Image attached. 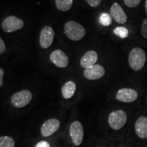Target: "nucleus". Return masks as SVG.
<instances>
[{"instance_id": "nucleus-1", "label": "nucleus", "mask_w": 147, "mask_h": 147, "mask_svg": "<svg viewBox=\"0 0 147 147\" xmlns=\"http://www.w3.org/2000/svg\"><path fill=\"white\" fill-rule=\"evenodd\" d=\"M146 61V53L142 49L136 47L130 51L128 57L129 67L134 71H139L144 67Z\"/></svg>"}, {"instance_id": "nucleus-2", "label": "nucleus", "mask_w": 147, "mask_h": 147, "mask_svg": "<svg viewBox=\"0 0 147 147\" xmlns=\"http://www.w3.org/2000/svg\"><path fill=\"white\" fill-rule=\"evenodd\" d=\"M64 31L67 38L73 41H79L86 34L85 29L82 25L76 21L67 22L64 25Z\"/></svg>"}, {"instance_id": "nucleus-3", "label": "nucleus", "mask_w": 147, "mask_h": 147, "mask_svg": "<svg viewBox=\"0 0 147 147\" xmlns=\"http://www.w3.org/2000/svg\"><path fill=\"white\" fill-rule=\"evenodd\" d=\"M127 121V114L122 110L112 112L108 117V122L110 127L114 130H119L123 128Z\"/></svg>"}, {"instance_id": "nucleus-4", "label": "nucleus", "mask_w": 147, "mask_h": 147, "mask_svg": "<svg viewBox=\"0 0 147 147\" xmlns=\"http://www.w3.org/2000/svg\"><path fill=\"white\" fill-rule=\"evenodd\" d=\"M32 100V93L29 90H22L14 93L11 97V103L15 108L25 107Z\"/></svg>"}, {"instance_id": "nucleus-5", "label": "nucleus", "mask_w": 147, "mask_h": 147, "mask_svg": "<svg viewBox=\"0 0 147 147\" xmlns=\"http://www.w3.org/2000/svg\"><path fill=\"white\" fill-rule=\"evenodd\" d=\"M24 26L23 20L15 16H10L5 18L1 23V27L4 32L7 33L14 32L21 29Z\"/></svg>"}, {"instance_id": "nucleus-6", "label": "nucleus", "mask_w": 147, "mask_h": 147, "mask_svg": "<svg viewBox=\"0 0 147 147\" xmlns=\"http://www.w3.org/2000/svg\"><path fill=\"white\" fill-rule=\"evenodd\" d=\"M69 135L74 144L79 146L82 144L84 138V129L80 121H76L71 124L69 127Z\"/></svg>"}, {"instance_id": "nucleus-7", "label": "nucleus", "mask_w": 147, "mask_h": 147, "mask_svg": "<svg viewBox=\"0 0 147 147\" xmlns=\"http://www.w3.org/2000/svg\"><path fill=\"white\" fill-rule=\"evenodd\" d=\"M55 38V31L53 27L47 25L42 29L40 35V45L43 49H48L53 44Z\"/></svg>"}, {"instance_id": "nucleus-8", "label": "nucleus", "mask_w": 147, "mask_h": 147, "mask_svg": "<svg viewBox=\"0 0 147 147\" xmlns=\"http://www.w3.org/2000/svg\"><path fill=\"white\" fill-rule=\"evenodd\" d=\"M138 97V92L130 88H123L119 89L116 94V98L119 102L131 103L135 102Z\"/></svg>"}, {"instance_id": "nucleus-9", "label": "nucleus", "mask_w": 147, "mask_h": 147, "mask_svg": "<svg viewBox=\"0 0 147 147\" xmlns=\"http://www.w3.org/2000/svg\"><path fill=\"white\" fill-rule=\"evenodd\" d=\"M59 127L60 122L58 119H50L42 124L40 131L44 137H49L57 131Z\"/></svg>"}, {"instance_id": "nucleus-10", "label": "nucleus", "mask_w": 147, "mask_h": 147, "mask_svg": "<svg viewBox=\"0 0 147 147\" xmlns=\"http://www.w3.org/2000/svg\"><path fill=\"white\" fill-rule=\"evenodd\" d=\"M51 62L58 67L64 68L66 67L69 63V59L67 55L63 51L61 50H55L50 55Z\"/></svg>"}, {"instance_id": "nucleus-11", "label": "nucleus", "mask_w": 147, "mask_h": 147, "mask_svg": "<svg viewBox=\"0 0 147 147\" xmlns=\"http://www.w3.org/2000/svg\"><path fill=\"white\" fill-rule=\"evenodd\" d=\"M112 18L119 24H125L127 21V16L123 9L118 3H114L110 9Z\"/></svg>"}, {"instance_id": "nucleus-12", "label": "nucleus", "mask_w": 147, "mask_h": 147, "mask_svg": "<svg viewBox=\"0 0 147 147\" xmlns=\"http://www.w3.org/2000/svg\"><path fill=\"white\" fill-rule=\"evenodd\" d=\"M105 74V69L104 67L99 64L91 66L84 69V76L88 80H97L104 76Z\"/></svg>"}, {"instance_id": "nucleus-13", "label": "nucleus", "mask_w": 147, "mask_h": 147, "mask_svg": "<svg viewBox=\"0 0 147 147\" xmlns=\"http://www.w3.org/2000/svg\"><path fill=\"white\" fill-rule=\"evenodd\" d=\"M98 59V55L94 51H89L84 54L80 59V65L84 69L95 65Z\"/></svg>"}, {"instance_id": "nucleus-14", "label": "nucleus", "mask_w": 147, "mask_h": 147, "mask_svg": "<svg viewBox=\"0 0 147 147\" xmlns=\"http://www.w3.org/2000/svg\"><path fill=\"white\" fill-rule=\"evenodd\" d=\"M134 127L136 133L140 138H147V118L146 117H139L136 121Z\"/></svg>"}, {"instance_id": "nucleus-15", "label": "nucleus", "mask_w": 147, "mask_h": 147, "mask_svg": "<svg viewBox=\"0 0 147 147\" xmlns=\"http://www.w3.org/2000/svg\"><path fill=\"white\" fill-rule=\"evenodd\" d=\"M76 89V85L74 82L69 80L64 84L61 89L62 96L65 99H69L74 95Z\"/></svg>"}, {"instance_id": "nucleus-16", "label": "nucleus", "mask_w": 147, "mask_h": 147, "mask_svg": "<svg viewBox=\"0 0 147 147\" xmlns=\"http://www.w3.org/2000/svg\"><path fill=\"white\" fill-rule=\"evenodd\" d=\"M55 1L58 10L62 12L69 10L73 5V0H55Z\"/></svg>"}, {"instance_id": "nucleus-17", "label": "nucleus", "mask_w": 147, "mask_h": 147, "mask_svg": "<svg viewBox=\"0 0 147 147\" xmlns=\"http://www.w3.org/2000/svg\"><path fill=\"white\" fill-rule=\"evenodd\" d=\"M14 145L15 142L12 138L7 136L0 137V147H14Z\"/></svg>"}, {"instance_id": "nucleus-18", "label": "nucleus", "mask_w": 147, "mask_h": 147, "mask_svg": "<svg viewBox=\"0 0 147 147\" xmlns=\"http://www.w3.org/2000/svg\"><path fill=\"white\" fill-rule=\"evenodd\" d=\"M113 32L116 36L119 37L120 38H122V39H125V38H127L129 36L128 29L125 27L119 26L115 27L114 29Z\"/></svg>"}, {"instance_id": "nucleus-19", "label": "nucleus", "mask_w": 147, "mask_h": 147, "mask_svg": "<svg viewBox=\"0 0 147 147\" xmlns=\"http://www.w3.org/2000/svg\"><path fill=\"white\" fill-rule=\"evenodd\" d=\"M113 19H112V16L110 14L108 13H102L100 16V23L102 24L103 26H109L110 24L112 23Z\"/></svg>"}, {"instance_id": "nucleus-20", "label": "nucleus", "mask_w": 147, "mask_h": 147, "mask_svg": "<svg viewBox=\"0 0 147 147\" xmlns=\"http://www.w3.org/2000/svg\"><path fill=\"white\" fill-rule=\"evenodd\" d=\"M124 3L128 8H136L141 2V0H123Z\"/></svg>"}, {"instance_id": "nucleus-21", "label": "nucleus", "mask_w": 147, "mask_h": 147, "mask_svg": "<svg viewBox=\"0 0 147 147\" xmlns=\"http://www.w3.org/2000/svg\"><path fill=\"white\" fill-rule=\"evenodd\" d=\"M141 34L143 38L147 40V18L143 21L141 26Z\"/></svg>"}, {"instance_id": "nucleus-22", "label": "nucleus", "mask_w": 147, "mask_h": 147, "mask_svg": "<svg viewBox=\"0 0 147 147\" xmlns=\"http://www.w3.org/2000/svg\"><path fill=\"white\" fill-rule=\"evenodd\" d=\"M85 1H87V3L91 7L97 8V7H98L101 4L102 0H85Z\"/></svg>"}, {"instance_id": "nucleus-23", "label": "nucleus", "mask_w": 147, "mask_h": 147, "mask_svg": "<svg viewBox=\"0 0 147 147\" xmlns=\"http://www.w3.org/2000/svg\"><path fill=\"white\" fill-rule=\"evenodd\" d=\"M36 147H51V146H50V144H49L47 141L43 140V141H41V142H38L36 146Z\"/></svg>"}, {"instance_id": "nucleus-24", "label": "nucleus", "mask_w": 147, "mask_h": 147, "mask_svg": "<svg viewBox=\"0 0 147 147\" xmlns=\"http://www.w3.org/2000/svg\"><path fill=\"white\" fill-rule=\"evenodd\" d=\"M5 51V45L4 42H3V40H2V38H1V36H0V54L4 53Z\"/></svg>"}, {"instance_id": "nucleus-25", "label": "nucleus", "mask_w": 147, "mask_h": 147, "mask_svg": "<svg viewBox=\"0 0 147 147\" xmlns=\"http://www.w3.org/2000/svg\"><path fill=\"white\" fill-rule=\"evenodd\" d=\"M3 75H4V71H3V69L0 67V87L3 84Z\"/></svg>"}, {"instance_id": "nucleus-26", "label": "nucleus", "mask_w": 147, "mask_h": 147, "mask_svg": "<svg viewBox=\"0 0 147 147\" xmlns=\"http://www.w3.org/2000/svg\"><path fill=\"white\" fill-rule=\"evenodd\" d=\"M144 7H145V11H146V13L147 14V0H145Z\"/></svg>"}, {"instance_id": "nucleus-27", "label": "nucleus", "mask_w": 147, "mask_h": 147, "mask_svg": "<svg viewBox=\"0 0 147 147\" xmlns=\"http://www.w3.org/2000/svg\"><path fill=\"white\" fill-rule=\"evenodd\" d=\"M100 147H104V146H100Z\"/></svg>"}]
</instances>
